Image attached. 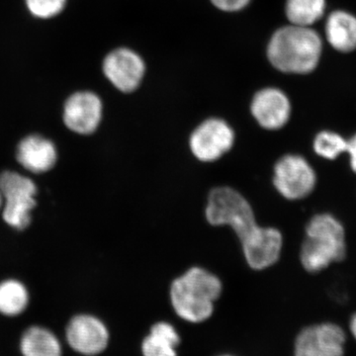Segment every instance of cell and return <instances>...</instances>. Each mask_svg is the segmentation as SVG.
Listing matches in <instances>:
<instances>
[{
  "label": "cell",
  "mask_w": 356,
  "mask_h": 356,
  "mask_svg": "<svg viewBox=\"0 0 356 356\" xmlns=\"http://www.w3.org/2000/svg\"><path fill=\"white\" fill-rule=\"evenodd\" d=\"M317 184V175L304 156L286 154L274 165L273 185L282 197L301 200L310 195Z\"/></svg>",
  "instance_id": "cell-6"
},
{
  "label": "cell",
  "mask_w": 356,
  "mask_h": 356,
  "mask_svg": "<svg viewBox=\"0 0 356 356\" xmlns=\"http://www.w3.org/2000/svg\"><path fill=\"white\" fill-rule=\"evenodd\" d=\"M103 72L118 90L124 93L133 92L144 79L146 64L135 51L119 48L104 58Z\"/></svg>",
  "instance_id": "cell-9"
},
{
  "label": "cell",
  "mask_w": 356,
  "mask_h": 356,
  "mask_svg": "<svg viewBox=\"0 0 356 356\" xmlns=\"http://www.w3.org/2000/svg\"><path fill=\"white\" fill-rule=\"evenodd\" d=\"M346 231L331 214L315 215L306 227L300 259L308 273H316L346 257Z\"/></svg>",
  "instance_id": "cell-4"
},
{
  "label": "cell",
  "mask_w": 356,
  "mask_h": 356,
  "mask_svg": "<svg viewBox=\"0 0 356 356\" xmlns=\"http://www.w3.org/2000/svg\"><path fill=\"white\" fill-rule=\"evenodd\" d=\"M222 281L202 267H191L173 280L170 303L175 314L187 323L200 324L212 317L215 302L221 296Z\"/></svg>",
  "instance_id": "cell-3"
},
{
  "label": "cell",
  "mask_w": 356,
  "mask_h": 356,
  "mask_svg": "<svg viewBox=\"0 0 356 356\" xmlns=\"http://www.w3.org/2000/svg\"><path fill=\"white\" fill-rule=\"evenodd\" d=\"M325 38L339 53L348 54L356 50V15L337 9L325 17Z\"/></svg>",
  "instance_id": "cell-14"
},
{
  "label": "cell",
  "mask_w": 356,
  "mask_h": 356,
  "mask_svg": "<svg viewBox=\"0 0 356 356\" xmlns=\"http://www.w3.org/2000/svg\"><path fill=\"white\" fill-rule=\"evenodd\" d=\"M250 112L261 127L269 131L280 130L290 120L291 102L280 88L261 89L252 98Z\"/></svg>",
  "instance_id": "cell-12"
},
{
  "label": "cell",
  "mask_w": 356,
  "mask_h": 356,
  "mask_svg": "<svg viewBox=\"0 0 356 356\" xmlns=\"http://www.w3.org/2000/svg\"><path fill=\"white\" fill-rule=\"evenodd\" d=\"M29 303V293L20 281L7 280L0 283V313L8 317L20 315Z\"/></svg>",
  "instance_id": "cell-18"
},
{
  "label": "cell",
  "mask_w": 356,
  "mask_h": 356,
  "mask_svg": "<svg viewBox=\"0 0 356 356\" xmlns=\"http://www.w3.org/2000/svg\"><path fill=\"white\" fill-rule=\"evenodd\" d=\"M346 154L350 156L351 170L356 173V134L348 140Z\"/></svg>",
  "instance_id": "cell-22"
},
{
  "label": "cell",
  "mask_w": 356,
  "mask_h": 356,
  "mask_svg": "<svg viewBox=\"0 0 356 356\" xmlns=\"http://www.w3.org/2000/svg\"><path fill=\"white\" fill-rule=\"evenodd\" d=\"M67 0H26L30 13L36 17L48 19L62 13Z\"/></svg>",
  "instance_id": "cell-20"
},
{
  "label": "cell",
  "mask_w": 356,
  "mask_h": 356,
  "mask_svg": "<svg viewBox=\"0 0 356 356\" xmlns=\"http://www.w3.org/2000/svg\"><path fill=\"white\" fill-rule=\"evenodd\" d=\"M350 332L351 336H353V339H355V341H356V313L351 316L350 320Z\"/></svg>",
  "instance_id": "cell-23"
},
{
  "label": "cell",
  "mask_w": 356,
  "mask_h": 356,
  "mask_svg": "<svg viewBox=\"0 0 356 356\" xmlns=\"http://www.w3.org/2000/svg\"><path fill=\"white\" fill-rule=\"evenodd\" d=\"M324 41L313 27L289 24L274 32L267 58L270 64L284 74H309L322 60Z\"/></svg>",
  "instance_id": "cell-2"
},
{
  "label": "cell",
  "mask_w": 356,
  "mask_h": 356,
  "mask_svg": "<svg viewBox=\"0 0 356 356\" xmlns=\"http://www.w3.org/2000/svg\"><path fill=\"white\" fill-rule=\"evenodd\" d=\"M20 350L24 356H62L58 337L38 325L26 330L21 337Z\"/></svg>",
  "instance_id": "cell-16"
},
{
  "label": "cell",
  "mask_w": 356,
  "mask_h": 356,
  "mask_svg": "<svg viewBox=\"0 0 356 356\" xmlns=\"http://www.w3.org/2000/svg\"><path fill=\"white\" fill-rule=\"evenodd\" d=\"M70 348L84 355H96L106 350L109 331L99 318L90 315H77L70 320L65 331Z\"/></svg>",
  "instance_id": "cell-10"
},
{
  "label": "cell",
  "mask_w": 356,
  "mask_h": 356,
  "mask_svg": "<svg viewBox=\"0 0 356 356\" xmlns=\"http://www.w3.org/2000/svg\"><path fill=\"white\" fill-rule=\"evenodd\" d=\"M16 159L28 172H48L57 163V147L43 136L29 135L18 144Z\"/></svg>",
  "instance_id": "cell-13"
},
{
  "label": "cell",
  "mask_w": 356,
  "mask_h": 356,
  "mask_svg": "<svg viewBox=\"0 0 356 356\" xmlns=\"http://www.w3.org/2000/svg\"><path fill=\"white\" fill-rule=\"evenodd\" d=\"M348 140L341 134L334 131H322L316 135L313 142V149L321 158L334 161L341 154L346 153Z\"/></svg>",
  "instance_id": "cell-19"
},
{
  "label": "cell",
  "mask_w": 356,
  "mask_h": 356,
  "mask_svg": "<svg viewBox=\"0 0 356 356\" xmlns=\"http://www.w3.org/2000/svg\"><path fill=\"white\" fill-rule=\"evenodd\" d=\"M327 0H286L285 14L289 24L313 27L325 17Z\"/></svg>",
  "instance_id": "cell-17"
},
{
  "label": "cell",
  "mask_w": 356,
  "mask_h": 356,
  "mask_svg": "<svg viewBox=\"0 0 356 356\" xmlns=\"http://www.w3.org/2000/svg\"><path fill=\"white\" fill-rule=\"evenodd\" d=\"M181 343V337L175 325L170 323H156L152 325L149 334L143 339V356H178L177 348Z\"/></svg>",
  "instance_id": "cell-15"
},
{
  "label": "cell",
  "mask_w": 356,
  "mask_h": 356,
  "mask_svg": "<svg viewBox=\"0 0 356 356\" xmlns=\"http://www.w3.org/2000/svg\"><path fill=\"white\" fill-rule=\"evenodd\" d=\"M2 218L14 229H25L31 222V212L36 207L37 186L31 178L6 170L0 173Z\"/></svg>",
  "instance_id": "cell-5"
},
{
  "label": "cell",
  "mask_w": 356,
  "mask_h": 356,
  "mask_svg": "<svg viewBox=\"0 0 356 356\" xmlns=\"http://www.w3.org/2000/svg\"><path fill=\"white\" fill-rule=\"evenodd\" d=\"M235 144V132L226 121L206 119L192 132L189 147L192 154L202 163H214L231 151Z\"/></svg>",
  "instance_id": "cell-7"
},
{
  "label": "cell",
  "mask_w": 356,
  "mask_h": 356,
  "mask_svg": "<svg viewBox=\"0 0 356 356\" xmlns=\"http://www.w3.org/2000/svg\"><path fill=\"white\" fill-rule=\"evenodd\" d=\"M103 104L99 96L90 91H79L67 98L64 122L67 129L79 135H90L102 120Z\"/></svg>",
  "instance_id": "cell-11"
},
{
  "label": "cell",
  "mask_w": 356,
  "mask_h": 356,
  "mask_svg": "<svg viewBox=\"0 0 356 356\" xmlns=\"http://www.w3.org/2000/svg\"><path fill=\"white\" fill-rule=\"evenodd\" d=\"M218 356H234V355H218Z\"/></svg>",
  "instance_id": "cell-25"
},
{
  "label": "cell",
  "mask_w": 356,
  "mask_h": 356,
  "mask_svg": "<svg viewBox=\"0 0 356 356\" xmlns=\"http://www.w3.org/2000/svg\"><path fill=\"white\" fill-rule=\"evenodd\" d=\"M346 341V331L334 323L308 325L295 339L294 356H344Z\"/></svg>",
  "instance_id": "cell-8"
},
{
  "label": "cell",
  "mask_w": 356,
  "mask_h": 356,
  "mask_svg": "<svg viewBox=\"0 0 356 356\" xmlns=\"http://www.w3.org/2000/svg\"><path fill=\"white\" fill-rule=\"evenodd\" d=\"M2 209V196L1 193H0V210Z\"/></svg>",
  "instance_id": "cell-24"
},
{
  "label": "cell",
  "mask_w": 356,
  "mask_h": 356,
  "mask_svg": "<svg viewBox=\"0 0 356 356\" xmlns=\"http://www.w3.org/2000/svg\"><path fill=\"white\" fill-rule=\"evenodd\" d=\"M205 216L212 226H228L235 232L250 268L264 270L280 259L282 234L275 228L259 226L252 205L236 189H213L208 196Z\"/></svg>",
  "instance_id": "cell-1"
},
{
  "label": "cell",
  "mask_w": 356,
  "mask_h": 356,
  "mask_svg": "<svg viewBox=\"0 0 356 356\" xmlns=\"http://www.w3.org/2000/svg\"><path fill=\"white\" fill-rule=\"evenodd\" d=\"M213 6L225 13H238L243 10L252 0H210Z\"/></svg>",
  "instance_id": "cell-21"
}]
</instances>
